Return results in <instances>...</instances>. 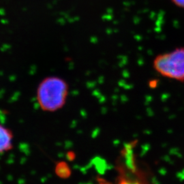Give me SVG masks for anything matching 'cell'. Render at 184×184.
Listing matches in <instances>:
<instances>
[{
  "mask_svg": "<svg viewBox=\"0 0 184 184\" xmlns=\"http://www.w3.org/2000/svg\"><path fill=\"white\" fill-rule=\"evenodd\" d=\"M14 147V135L8 128L0 124V154L11 151Z\"/></svg>",
  "mask_w": 184,
  "mask_h": 184,
  "instance_id": "obj_3",
  "label": "cell"
},
{
  "mask_svg": "<svg viewBox=\"0 0 184 184\" xmlns=\"http://www.w3.org/2000/svg\"><path fill=\"white\" fill-rule=\"evenodd\" d=\"M153 67L164 77L184 82V47L177 48L156 56Z\"/></svg>",
  "mask_w": 184,
  "mask_h": 184,
  "instance_id": "obj_2",
  "label": "cell"
},
{
  "mask_svg": "<svg viewBox=\"0 0 184 184\" xmlns=\"http://www.w3.org/2000/svg\"><path fill=\"white\" fill-rule=\"evenodd\" d=\"M55 172L57 175L60 178H67L70 176V170L68 165L66 163L59 162L55 167Z\"/></svg>",
  "mask_w": 184,
  "mask_h": 184,
  "instance_id": "obj_4",
  "label": "cell"
},
{
  "mask_svg": "<svg viewBox=\"0 0 184 184\" xmlns=\"http://www.w3.org/2000/svg\"><path fill=\"white\" fill-rule=\"evenodd\" d=\"M174 5L180 8H184V0H171Z\"/></svg>",
  "mask_w": 184,
  "mask_h": 184,
  "instance_id": "obj_5",
  "label": "cell"
},
{
  "mask_svg": "<svg viewBox=\"0 0 184 184\" xmlns=\"http://www.w3.org/2000/svg\"><path fill=\"white\" fill-rule=\"evenodd\" d=\"M68 93L69 86L64 79L56 76L46 77L37 87V102L44 112H56L66 105Z\"/></svg>",
  "mask_w": 184,
  "mask_h": 184,
  "instance_id": "obj_1",
  "label": "cell"
}]
</instances>
